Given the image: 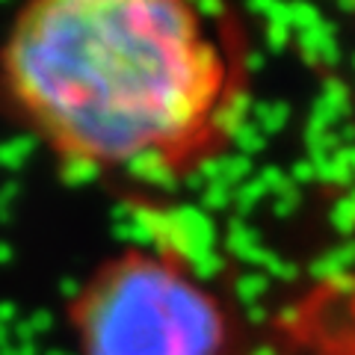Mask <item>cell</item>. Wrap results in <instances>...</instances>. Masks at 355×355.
<instances>
[{
  "mask_svg": "<svg viewBox=\"0 0 355 355\" xmlns=\"http://www.w3.org/2000/svg\"><path fill=\"white\" fill-rule=\"evenodd\" d=\"M0 101L74 172L178 184L234 137L246 69L198 0H24Z\"/></svg>",
  "mask_w": 355,
  "mask_h": 355,
  "instance_id": "6da1fadb",
  "label": "cell"
},
{
  "mask_svg": "<svg viewBox=\"0 0 355 355\" xmlns=\"http://www.w3.org/2000/svg\"><path fill=\"white\" fill-rule=\"evenodd\" d=\"M69 320L80 355H222L225 308L169 249L110 254L77 287Z\"/></svg>",
  "mask_w": 355,
  "mask_h": 355,
  "instance_id": "7a4b0ae2",
  "label": "cell"
}]
</instances>
